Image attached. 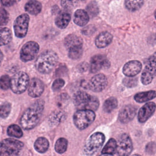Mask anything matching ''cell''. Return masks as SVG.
I'll return each mask as SVG.
<instances>
[{"label":"cell","mask_w":156,"mask_h":156,"mask_svg":"<svg viewBox=\"0 0 156 156\" xmlns=\"http://www.w3.org/2000/svg\"><path fill=\"white\" fill-rule=\"evenodd\" d=\"M44 104L43 100H37L24 112L20 119V124L24 129L30 130L37 125L43 114Z\"/></svg>","instance_id":"obj_1"},{"label":"cell","mask_w":156,"mask_h":156,"mask_svg":"<svg viewBox=\"0 0 156 156\" xmlns=\"http://www.w3.org/2000/svg\"><path fill=\"white\" fill-rule=\"evenodd\" d=\"M58 60L57 54L52 50L43 52L35 62L37 70L41 74H48L52 71Z\"/></svg>","instance_id":"obj_2"},{"label":"cell","mask_w":156,"mask_h":156,"mask_svg":"<svg viewBox=\"0 0 156 156\" xmlns=\"http://www.w3.org/2000/svg\"><path fill=\"white\" fill-rule=\"evenodd\" d=\"M73 102L78 110H89L94 112L99 106V101L96 97L81 91L74 94Z\"/></svg>","instance_id":"obj_3"},{"label":"cell","mask_w":156,"mask_h":156,"mask_svg":"<svg viewBox=\"0 0 156 156\" xmlns=\"http://www.w3.org/2000/svg\"><path fill=\"white\" fill-rule=\"evenodd\" d=\"M23 143L13 138H6L0 143V156H18Z\"/></svg>","instance_id":"obj_4"},{"label":"cell","mask_w":156,"mask_h":156,"mask_svg":"<svg viewBox=\"0 0 156 156\" xmlns=\"http://www.w3.org/2000/svg\"><path fill=\"white\" fill-rule=\"evenodd\" d=\"M96 118L95 113L89 110H78L73 115V122L76 127L83 130L90 126Z\"/></svg>","instance_id":"obj_5"},{"label":"cell","mask_w":156,"mask_h":156,"mask_svg":"<svg viewBox=\"0 0 156 156\" xmlns=\"http://www.w3.org/2000/svg\"><path fill=\"white\" fill-rule=\"evenodd\" d=\"M105 136L101 132L93 133L86 141L83 146L84 154L88 156L94 154L102 146L105 141Z\"/></svg>","instance_id":"obj_6"},{"label":"cell","mask_w":156,"mask_h":156,"mask_svg":"<svg viewBox=\"0 0 156 156\" xmlns=\"http://www.w3.org/2000/svg\"><path fill=\"white\" fill-rule=\"evenodd\" d=\"M29 83V77L24 72L16 73L10 79V88L16 94H21L26 91Z\"/></svg>","instance_id":"obj_7"},{"label":"cell","mask_w":156,"mask_h":156,"mask_svg":"<svg viewBox=\"0 0 156 156\" xmlns=\"http://www.w3.org/2000/svg\"><path fill=\"white\" fill-rule=\"evenodd\" d=\"M40 46L37 42L30 41L25 43L20 52V58L23 62L32 60L38 54Z\"/></svg>","instance_id":"obj_8"},{"label":"cell","mask_w":156,"mask_h":156,"mask_svg":"<svg viewBox=\"0 0 156 156\" xmlns=\"http://www.w3.org/2000/svg\"><path fill=\"white\" fill-rule=\"evenodd\" d=\"M29 20V16L26 13H23L16 18L13 24V29L16 37L23 38L26 35Z\"/></svg>","instance_id":"obj_9"},{"label":"cell","mask_w":156,"mask_h":156,"mask_svg":"<svg viewBox=\"0 0 156 156\" xmlns=\"http://www.w3.org/2000/svg\"><path fill=\"white\" fill-rule=\"evenodd\" d=\"M133 149L130 137L127 133L122 134L116 142V152L119 156H129Z\"/></svg>","instance_id":"obj_10"},{"label":"cell","mask_w":156,"mask_h":156,"mask_svg":"<svg viewBox=\"0 0 156 156\" xmlns=\"http://www.w3.org/2000/svg\"><path fill=\"white\" fill-rule=\"evenodd\" d=\"M155 55L154 54L149 59L142 72L141 80L143 84L148 85L151 83L155 75Z\"/></svg>","instance_id":"obj_11"},{"label":"cell","mask_w":156,"mask_h":156,"mask_svg":"<svg viewBox=\"0 0 156 156\" xmlns=\"http://www.w3.org/2000/svg\"><path fill=\"white\" fill-rule=\"evenodd\" d=\"M107 85V79L103 74L94 76L87 84V88L94 91L100 92L105 89Z\"/></svg>","instance_id":"obj_12"},{"label":"cell","mask_w":156,"mask_h":156,"mask_svg":"<svg viewBox=\"0 0 156 156\" xmlns=\"http://www.w3.org/2000/svg\"><path fill=\"white\" fill-rule=\"evenodd\" d=\"M110 66V62L107 58L101 54H98L91 57L90 60V71L95 73L102 69H107Z\"/></svg>","instance_id":"obj_13"},{"label":"cell","mask_w":156,"mask_h":156,"mask_svg":"<svg viewBox=\"0 0 156 156\" xmlns=\"http://www.w3.org/2000/svg\"><path fill=\"white\" fill-rule=\"evenodd\" d=\"M137 108L133 105L124 106L119 112V120L122 123H127L133 119L136 115Z\"/></svg>","instance_id":"obj_14"},{"label":"cell","mask_w":156,"mask_h":156,"mask_svg":"<svg viewBox=\"0 0 156 156\" xmlns=\"http://www.w3.org/2000/svg\"><path fill=\"white\" fill-rule=\"evenodd\" d=\"M142 65L138 60H130L123 66L122 73L127 77H134L139 74L141 70Z\"/></svg>","instance_id":"obj_15"},{"label":"cell","mask_w":156,"mask_h":156,"mask_svg":"<svg viewBox=\"0 0 156 156\" xmlns=\"http://www.w3.org/2000/svg\"><path fill=\"white\" fill-rule=\"evenodd\" d=\"M44 89L43 82L38 78H33L29 83L28 94L32 98H37L41 95Z\"/></svg>","instance_id":"obj_16"},{"label":"cell","mask_w":156,"mask_h":156,"mask_svg":"<svg viewBox=\"0 0 156 156\" xmlns=\"http://www.w3.org/2000/svg\"><path fill=\"white\" fill-rule=\"evenodd\" d=\"M155 104L153 102L145 104L139 110L138 113V119L140 122H146L154 113Z\"/></svg>","instance_id":"obj_17"},{"label":"cell","mask_w":156,"mask_h":156,"mask_svg":"<svg viewBox=\"0 0 156 156\" xmlns=\"http://www.w3.org/2000/svg\"><path fill=\"white\" fill-rule=\"evenodd\" d=\"M113 36L108 32L100 33L95 40V44L98 48H103L108 46L112 41Z\"/></svg>","instance_id":"obj_18"},{"label":"cell","mask_w":156,"mask_h":156,"mask_svg":"<svg viewBox=\"0 0 156 156\" xmlns=\"http://www.w3.org/2000/svg\"><path fill=\"white\" fill-rule=\"evenodd\" d=\"M73 21L76 24L83 26L89 21V15L84 10L78 9L74 12Z\"/></svg>","instance_id":"obj_19"},{"label":"cell","mask_w":156,"mask_h":156,"mask_svg":"<svg viewBox=\"0 0 156 156\" xmlns=\"http://www.w3.org/2000/svg\"><path fill=\"white\" fill-rule=\"evenodd\" d=\"M82 44V38L74 34L68 35L64 40V45L68 49L77 46H81Z\"/></svg>","instance_id":"obj_20"},{"label":"cell","mask_w":156,"mask_h":156,"mask_svg":"<svg viewBox=\"0 0 156 156\" xmlns=\"http://www.w3.org/2000/svg\"><path fill=\"white\" fill-rule=\"evenodd\" d=\"M41 4L37 0H30L24 6L25 10L33 15L38 14L41 12Z\"/></svg>","instance_id":"obj_21"},{"label":"cell","mask_w":156,"mask_h":156,"mask_svg":"<svg viewBox=\"0 0 156 156\" xmlns=\"http://www.w3.org/2000/svg\"><path fill=\"white\" fill-rule=\"evenodd\" d=\"M71 20V15L68 12H63L58 14L55 18V23L60 29H65L68 25Z\"/></svg>","instance_id":"obj_22"},{"label":"cell","mask_w":156,"mask_h":156,"mask_svg":"<svg viewBox=\"0 0 156 156\" xmlns=\"http://www.w3.org/2000/svg\"><path fill=\"white\" fill-rule=\"evenodd\" d=\"M155 91L154 90L140 92L134 96V99L137 102L142 103L154 99L155 98Z\"/></svg>","instance_id":"obj_23"},{"label":"cell","mask_w":156,"mask_h":156,"mask_svg":"<svg viewBox=\"0 0 156 156\" xmlns=\"http://www.w3.org/2000/svg\"><path fill=\"white\" fill-rule=\"evenodd\" d=\"M49 143L48 140L44 137L38 138L34 143L35 149L40 153L45 152L49 148Z\"/></svg>","instance_id":"obj_24"},{"label":"cell","mask_w":156,"mask_h":156,"mask_svg":"<svg viewBox=\"0 0 156 156\" xmlns=\"http://www.w3.org/2000/svg\"><path fill=\"white\" fill-rule=\"evenodd\" d=\"M12 32L7 27H0V46L7 44L12 40Z\"/></svg>","instance_id":"obj_25"},{"label":"cell","mask_w":156,"mask_h":156,"mask_svg":"<svg viewBox=\"0 0 156 156\" xmlns=\"http://www.w3.org/2000/svg\"><path fill=\"white\" fill-rule=\"evenodd\" d=\"M144 0H125V7L131 12H135L140 9L143 5Z\"/></svg>","instance_id":"obj_26"},{"label":"cell","mask_w":156,"mask_h":156,"mask_svg":"<svg viewBox=\"0 0 156 156\" xmlns=\"http://www.w3.org/2000/svg\"><path fill=\"white\" fill-rule=\"evenodd\" d=\"M118 106V101L114 97H110L106 99L103 105V110L106 113H110Z\"/></svg>","instance_id":"obj_27"},{"label":"cell","mask_w":156,"mask_h":156,"mask_svg":"<svg viewBox=\"0 0 156 156\" xmlns=\"http://www.w3.org/2000/svg\"><path fill=\"white\" fill-rule=\"evenodd\" d=\"M116 151V141L114 138H110L102 150V154L113 155Z\"/></svg>","instance_id":"obj_28"},{"label":"cell","mask_w":156,"mask_h":156,"mask_svg":"<svg viewBox=\"0 0 156 156\" xmlns=\"http://www.w3.org/2000/svg\"><path fill=\"white\" fill-rule=\"evenodd\" d=\"M7 134L10 136L20 138L23 136V132L20 126L16 124H12L7 128Z\"/></svg>","instance_id":"obj_29"},{"label":"cell","mask_w":156,"mask_h":156,"mask_svg":"<svg viewBox=\"0 0 156 156\" xmlns=\"http://www.w3.org/2000/svg\"><path fill=\"white\" fill-rule=\"evenodd\" d=\"M68 141L64 138H58L55 144V150L58 154L64 153L67 149Z\"/></svg>","instance_id":"obj_30"},{"label":"cell","mask_w":156,"mask_h":156,"mask_svg":"<svg viewBox=\"0 0 156 156\" xmlns=\"http://www.w3.org/2000/svg\"><path fill=\"white\" fill-rule=\"evenodd\" d=\"M68 50V57L73 60H77L81 57L83 53L82 46L70 48Z\"/></svg>","instance_id":"obj_31"},{"label":"cell","mask_w":156,"mask_h":156,"mask_svg":"<svg viewBox=\"0 0 156 156\" xmlns=\"http://www.w3.org/2000/svg\"><path fill=\"white\" fill-rule=\"evenodd\" d=\"M88 15L89 14L92 17H95L99 13V7L96 1L90 2L86 7Z\"/></svg>","instance_id":"obj_32"},{"label":"cell","mask_w":156,"mask_h":156,"mask_svg":"<svg viewBox=\"0 0 156 156\" xmlns=\"http://www.w3.org/2000/svg\"><path fill=\"white\" fill-rule=\"evenodd\" d=\"M12 105L10 102H5L0 105V117L6 118L10 114Z\"/></svg>","instance_id":"obj_33"},{"label":"cell","mask_w":156,"mask_h":156,"mask_svg":"<svg viewBox=\"0 0 156 156\" xmlns=\"http://www.w3.org/2000/svg\"><path fill=\"white\" fill-rule=\"evenodd\" d=\"M79 0H61L62 7L66 10L73 9L77 4Z\"/></svg>","instance_id":"obj_34"},{"label":"cell","mask_w":156,"mask_h":156,"mask_svg":"<svg viewBox=\"0 0 156 156\" xmlns=\"http://www.w3.org/2000/svg\"><path fill=\"white\" fill-rule=\"evenodd\" d=\"M10 87V79L7 75H4L0 78V88L7 90Z\"/></svg>","instance_id":"obj_35"},{"label":"cell","mask_w":156,"mask_h":156,"mask_svg":"<svg viewBox=\"0 0 156 156\" xmlns=\"http://www.w3.org/2000/svg\"><path fill=\"white\" fill-rule=\"evenodd\" d=\"M9 19L8 12L4 9H0V26L7 24Z\"/></svg>","instance_id":"obj_36"},{"label":"cell","mask_w":156,"mask_h":156,"mask_svg":"<svg viewBox=\"0 0 156 156\" xmlns=\"http://www.w3.org/2000/svg\"><path fill=\"white\" fill-rule=\"evenodd\" d=\"M122 83L127 87L132 88L134 87L137 85V79L136 78H132L130 77H126L122 80Z\"/></svg>","instance_id":"obj_37"},{"label":"cell","mask_w":156,"mask_h":156,"mask_svg":"<svg viewBox=\"0 0 156 156\" xmlns=\"http://www.w3.org/2000/svg\"><path fill=\"white\" fill-rule=\"evenodd\" d=\"M65 85V81L62 79H57L55 80L52 85V89L54 91L60 90Z\"/></svg>","instance_id":"obj_38"},{"label":"cell","mask_w":156,"mask_h":156,"mask_svg":"<svg viewBox=\"0 0 156 156\" xmlns=\"http://www.w3.org/2000/svg\"><path fill=\"white\" fill-rule=\"evenodd\" d=\"M63 116V114L60 112H58L57 113H53L49 118L50 121L54 124H55V123L57 124L61 121Z\"/></svg>","instance_id":"obj_39"},{"label":"cell","mask_w":156,"mask_h":156,"mask_svg":"<svg viewBox=\"0 0 156 156\" xmlns=\"http://www.w3.org/2000/svg\"><path fill=\"white\" fill-rule=\"evenodd\" d=\"M96 28L93 25H88L82 30V33L85 35H91L95 32Z\"/></svg>","instance_id":"obj_40"},{"label":"cell","mask_w":156,"mask_h":156,"mask_svg":"<svg viewBox=\"0 0 156 156\" xmlns=\"http://www.w3.org/2000/svg\"><path fill=\"white\" fill-rule=\"evenodd\" d=\"M18 1H20V0H1L2 4L6 7L12 6L15 2H18Z\"/></svg>","instance_id":"obj_41"},{"label":"cell","mask_w":156,"mask_h":156,"mask_svg":"<svg viewBox=\"0 0 156 156\" xmlns=\"http://www.w3.org/2000/svg\"><path fill=\"white\" fill-rule=\"evenodd\" d=\"M88 65L86 63H82L81 64H80L78 67H79V69L81 71H85L87 68H88ZM77 67V68H78Z\"/></svg>","instance_id":"obj_42"},{"label":"cell","mask_w":156,"mask_h":156,"mask_svg":"<svg viewBox=\"0 0 156 156\" xmlns=\"http://www.w3.org/2000/svg\"><path fill=\"white\" fill-rule=\"evenodd\" d=\"M2 58H3V54L2 53L1 51L0 50V62L2 61Z\"/></svg>","instance_id":"obj_43"},{"label":"cell","mask_w":156,"mask_h":156,"mask_svg":"<svg viewBox=\"0 0 156 156\" xmlns=\"http://www.w3.org/2000/svg\"><path fill=\"white\" fill-rule=\"evenodd\" d=\"M99 156H113V155L111 154H102V155H99Z\"/></svg>","instance_id":"obj_44"},{"label":"cell","mask_w":156,"mask_h":156,"mask_svg":"<svg viewBox=\"0 0 156 156\" xmlns=\"http://www.w3.org/2000/svg\"><path fill=\"white\" fill-rule=\"evenodd\" d=\"M132 156H141V155H139V154H133V155H132Z\"/></svg>","instance_id":"obj_45"},{"label":"cell","mask_w":156,"mask_h":156,"mask_svg":"<svg viewBox=\"0 0 156 156\" xmlns=\"http://www.w3.org/2000/svg\"><path fill=\"white\" fill-rule=\"evenodd\" d=\"M82 1H83V0H82Z\"/></svg>","instance_id":"obj_46"}]
</instances>
